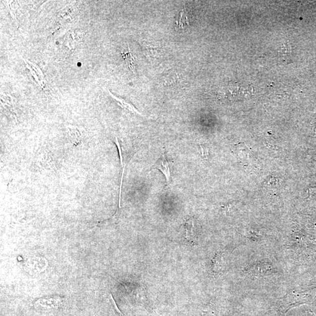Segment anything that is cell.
Here are the masks:
<instances>
[{
	"mask_svg": "<svg viewBox=\"0 0 316 316\" xmlns=\"http://www.w3.org/2000/svg\"><path fill=\"white\" fill-rule=\"evenodd\" d=\"M68 133L71 143L74 145H79L84 141L86 131L84 129L76 126V125H69L67 126Z\"/></svg>",
	"mask_w": 316,
	"mask_h": 316,
	"instance_id": "3",
	"label": "cell"
},
{
	"mask_svg": "<svg viewBox=\"0 0 316 316\" xmlns=\"http://www.w3.org/2000/svg\"><path fill=\"white\" fill-rule=\"evenodd\" d=\"M109 94L112 98L116 100V101L118 103V105H119L121 107L124 108V109L128 110V111H131V112L133 113H135L136 114L139 115V116H142V114L139 112V111L136 109V108L131 105L130 103H128L125 101V100L118 98V97L114 96L113 93H111L110 91Z\"/></svg>",
	"mask_w": 316,
	"mask_h": 316,
	"instance_id": "5",
	"label": "cell"
},
{
	"mask_svg": "<svg viewBox=\"0 0 316 316\" xmlns=\"http://www.w3.org/2000/svg\"><path fill=\"white\" fill-rule=\"evenodd\" d=\"M76 10L74 9L73 7H68L66 8L63 9L60 11L58 17H62L63 19H70L72 17V14L76 12Z\"/></svg>",
	"mask_w": 316,
	"mask_h": 316,
	"instance_id": "9",
	"label": "cell"
},
{
	"mask_svg": "<svg viewBox=\"0 0 316 316\" xmlns=\"http://www.w3.org/2000/svg\"><path fill=\"white\" fill-rule=\"evenodd\" d=\"M177 74L167 73L161 78V84L165 85L174 84L177 81Z\"/></svg>",
	"mask_w": 316,
	"mask_h": 316,
	"instance_id": "8",
	"label": "cell"
},
{
	"mask_svg": "<svg viewBox=\"0 0 316 316\" xmlns=\"http://www.w3.org/2000/svg\"><path fill=\"white\" fill-rule=\"evenodd\" d=\"M194 221L193 218H190L186 222V238L192 239L193 236Z\"/></svg>",
	"mask_w": 316,
	"mask_h": 316,
	"instance_id": "10",
	"label": "cell"
},
{
	"mask_svg": "<svg viewBox=\"0 0 316 316\" xmlns=\"http://www.w3.org/2000/svg\"><path fill=\"white\" fill-rule=\"evenodd\" d=\"M121 53L122 55L123 56V58L127 67L129 69L132 71L133 72H135V57L134 55H132V53L130 51V47L128 46L127 51L122 52Z\"/></svg>",
	"mask_w": 316,
	"mask_h": 316,
	"instance_id": "6",
	"label": "cell"
},
{
	"mask_svg": "<svg viewBox=\"0 0 316 316\" xmlns=\"http://www.w3.org/2000/svg\"><path fill=\"white\" fill-rule=\"evenodd\" d=\"M1 100L3 106L5 107L6 110L10 111L17 121V113L15 107H14L12 96L2 92Z\"/></svg>",
	"mask_w": 316,
	"mask_h": 316,
	"instance_id": "4",
	"label": "cell"
},
{
	"mask_svg": "<svg viewBox=\"0 0 316 316\" xmlns=\"http://www.w3.org/2000/svg\"><path fill=\"white\" fill-rule=\"evenodd\" d=\"M37 303H39V305L46 308L57 307L59 306L60 303L59 298H57V299H55V298H50V299L49 298V299H46V298H44V299H39L37 301Z\"/></svg>",
	"mask_w": 316,
	"mask_h": 316,
	"instance_id": "7",
	"label": "cell"
},
{
	"mask_svg": "<svg viewBox=\"0 0 316 316\" xmlns=\"http://www.w3.org/2000/svg\"><path fill=\"white\" fill-rule=\"evenodd\" d=\"M32 64H33V66L35 68V69L36 70V71H37V73H38L39 76H40L42 78H44V74H43L42 71L40 69H39V68L36 65V64H34L33 63H32ZM31 70V71H32V76H33L34 77H35L36 78V81H37L38 84H39V85H41V83L40 81H39V79H38V76H37V74H35V73L34 72V71H32V70L30 69Z\"/></svg>",
	"mask_w": 316,
	"mask_h": 316,
	"instance_id": "11",
	"label": "cell"
},
{
	"mask_svg": "<svg viewBox=\"0 0 316 316\" xmlns=\"http://www.w3.org/2000/svg\"><path fill=\"white\" fill-rule=\"evenodd\" d=\"M172 164L173 163L171 161H169L166 156H165L164 149L161 157L152 167V170H160L164 174V177L166 178L167 185L168 186L170 185L171 181V167Z\"/></svg>",
	"mask_w": 316,
	"mask_h": 316,
	"instance_id": "1",
	"label": "cell"
},
{
	"mask_svg": "<svg viewBox=\"0 0 316 316\" xmlns=\"http://www.w3.org/2000/svg\"><path fill=\"white\" fill-rule=\"evenodd\" d=\"M143 55L149 60L158 58L162 53L161 46L153 42L143 41L141 44Z\"/></svg>",
	"mask_w": 316,
	"mask_h": 316,
	"instance_id": "2",
	"label": "cell"
}]
</instances>
